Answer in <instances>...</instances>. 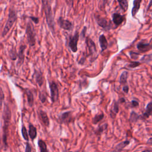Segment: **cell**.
Returning a JSON list of instances; mask_svg holds the SVG:
<instances>
[{
  "label": "cell",
  "mask_w": 152,
  "mask_h": 152,
  "mask_svg": "<svg viewBox=\"0 0 152 152\" xmlns=\"http://www.w3.org/2000/svg\"><path fill=\"white\" fill-rule=\"evenodd\" d=\"M42 7L43 11L45 14L46 22L50 30L53 34L55 33V25L53 20V17L51 10L50 5L49 4L48 0H42Z\"/></svg>",
  "instance_id": "6da1fadb"
},
{
  "label": "cell",
  "mask_w": 152,
  "mask_h": 152,
  "mask_svg": "<svg viewBox=\"0 0 152 152\" xmlns=\"http://www.w3.org/2000/svg\"><path fill=\"white\" fill-rule=\"evenodd\" d=\"M16 20H17V15H16L15 11L12 9H10L7 21L5 24V26L2 31V36H5L8 33V31L11 28L12 26H13Z\"/></svg>",
  "instance_id": "7a4b0ae2"
},
{
  "label": "cell",
  "mask_w": 152,
  "mask_h": 152,
  "mask_svg": "<svg viewBox=\"0 0 152 152\" xmlns=\"http://www.w3.org/2000/svg\"><path fill=\"white\" fill-rule=\"evenodd\" d=\"M26 35L30 46H34L36 43V33L34 27L31 22H28L26 27Z\"/></svg>",
  "instance_id": "3957f363"
},
{
  "label": "cell",
  "mask_w": 152,
  "mask_h": 152,
  "mask_svg": "<svg viewBox=\"0 0 152 152\" xmlns=\"http://www.w3.org/2000/svg\"><path fill=\"white\" fill-rule=\"evenodd\" d=\"M3 118L4 120V143L6 144V139H7V128L8 126L10 123V121L11 119V111L8 106L5 104L4 110V114Z\"/></svg>",
  "instance_id": "277c9868"
},
{
  "label": "cell",
  "mask_w": 152,
  "mask_h": 152,
  "mask_svg": "<svg viewBox=\"0 0 152 152\" xmlns=\"http://www.w3.org/2000/svg\"><path fill=\"white\" fill-rule=\"evenodd\" d=\"M49 88L50 91L51 100L52 103L56 102L59 98V90L57 84L54 81H50L49 83Z\"/></svg>",
  "instance_id": "5b68a950"
},
{
  "label": "cell",
  "mask_w": 152,
  "mask_h": 152,
  "mask_svg": "<svg viewBox=\"0 0 152 152\" xmlns=\"http://www.w3.org/2000/svg\"><path fill=\"white\" fill-rule=\"evenodd\" d=\"M78 39H79V33L77 31H75L74 34L73 36H71L69 38V46L71 50L74 53L76 52L78 50L77 44H78Z\"/></svg>",
  "instance_id": "8992f818"
},
{
  "label": "cell",
  "mask_w": 152,
  "mask_h": 152,
  "mask_svg": "<svg viewBox=\"0 0 152 152\" xmlns=\"http://www.w3.org/2000/svg\"><path fill=\"white\" fill-rule=\"evenodd\" d=\"M96 20L97 24L100 27H102L103 29L106 30H109L112 27L111 23L110 21L107 20L106 18L97 16V17H96Z\"/></svg>",
  "instance_id": "52a82bcc"
},
{
  "label": "cell",
  "mask_w": 152,
  "mask_h": 152,
  "mask_svg": "<svg viewBox=\"0 0 152 152\" xmlns=\"http://www.w3.org/2000/svg\"><path fill=\"white\" fill-rule=\"evenodd\" d=\"M58 24L59 27L66 30H71L72 29V23L68 20H65L62 17H59L58 20Z\"/></svg>",
  "instance_id": "ba28073f"
},
{
  "label": "cell",
  "mask_w": 152,
  "mask_h": 152,
  "mask_svg": "<svg viewBox=\"0 0 152 152\" xmlns=\"http://www.w3.org/2000/svg\"><path fill=\"white\" fill-rule=\"evenodd\" d=\"M86 44L88 47V51L90 52V54L91 56H95V55L97 53V49L96 47V45L94 43V42L88 37H87L86 39Z\"/></svg>",
  "instance_id": "9c48e42d"
},
{
  "label": "cell",
  "mask_w": 152,
  "mask_h": 152,
  "mask_svg": "<svg viewBox=\"0 0 152 152\" xmlns=\"http://www.w3.org/2000/svg\"><path fill=\"white\" fill-rule=\"evenodd\" d=\"M137 48L138 50L141 52H145L149 51L151 49V43H145L143 41L140 42L137 45Z\"/></svg>",
  "instance_id": "30bf717a"
},
{
  "label": "cell",
  "mask_w": 152,
  "mask_h": 152,
  "mask_svg": "<svg viewBox=\"0 0 152 152\" xmlns=\"http://www.w3.org/2000/svg\"><path fill=\"white\" fill-rule=\"evenodd\" d=\"M59 119L61 123L64 124H68L71 122L72 119V115H71V112L68 111L62 113L59 117Z\"/></svg>",
  "instance_id": "8fae6325"
},
{
  "label": "cell",
  "mask_w": 152,
  "mask_h": 152,
  "mask_svg": "<svg viewBox=\"0 0 152 152\" xmlns=\"http://www.w3.org/2000/svg\"><path fill=\"white\" fill-rule=\"evenodd\" d=\"M125 20L124 15H121L118 13H114L112 14V20L115 26H118L121 25Z\"/></svg>",
  "instance_id": "7c38bea8"
},
{
  "label": "cell",
  "mask_w": 152,
  "mask_h": 152,
  "mask_svg": "<svg viewBox=\"0 0 152 152\" xmlns=\"http://www.w3.org/2000/svg\"><path fill=\"white\" fill-rule=\"evenodd\" d=\"M99 44H100V46L101 48V51L103 52L107 49V46H108L107 41L106 38L104 34H101L99 36Z\"/></svg>",
  "instance_id": "4fadbf2b"
},
{
  "label": "cell",
  "mask_w": 152,
  "mask_h": 152,
  "mask_svg": "<svg viewBox=\"0 0 152 152\" xmlns=\"http://www.w3.org/2000/svg\"><path fill=\"white\" fill-rule=\"evenodd\" d=\"M142 0H134L133 2V8L131 11L132 17H135L140 8L141 2Z\"/></svg>",
  "instance_id": "5bb4252c"
},
{
  "label": "cell",
  "mask_w": 152,
  "mask_h": 152,
  "mask_svg": "<svg viewBox=\"0 0 152 152\" xmlns=\"http://www.w3.org/2000/svg\"><path fill=\"white\" fill-rule=\"evenodd\" d=\"M39 116H40V118L42 122L43 123V124L46 126H49V119L48 118V116L47 113L43 110H40Z\"/></svg>",
  "instance_id": "9a60e30c"
},
{
  "label": "cell",
  "mask_w": 152,
  "mask_h": 152,
  "mask_svg": "<svg viewBox=\"0 0 152 152\" xmlns=\"http://www.w3.org/2000/svg\"><path fill=\"white\" fill-rule=\"evenodd\" d=\"M26 49V46L22 45L20 46L19 52L18 53V64L20 65L22 64L23 61H24V50Z\"/></svg>",
  "instance_id": "2e32d148"
},
{
  "label": "cell",
  "mask_w": 152,
  "mask_h": 152,
  "mask_svg": "<svg viewBox=\"0 0 152 152\" xmlns=\"http://www.w3.org/2000/svg\"><path fill=\"white\" fill-rule=\"evenodd\" d=\"M151 111H152V103L151 102H150L148 103V104L146 106L145 110L144 112L143 115H142V118L144 119L148 118L151 115Z\"/></svg>",
  "instance_id": "e0dca14e"
},
{
  "label": "cell",
  "mask_w": 152,
  "mask_h": 152,
  "mask_svg": "<svg viewBox=\"0 0 152 152\" xmlns=\"http://www.w3.org/2000/svg\"><path fill=\"white\" fill-rule=\"evenodd\" d=\"M34 76H35V80L37 84L39 86V87H41L43 83V77L42 72L39 71H36L34 73Z\"/></svg>",
  "instance_id": "ac0fdd59"
},
{
  "label": "cell",
  "mask_w": 152,
  "mask_h": 152,
  "mask_svg": "<svg viewBox=\"0 0 152 152\" xmlns=\"http://www.w3.org/2000/svg\"><path fill=\"white\" fill-rule=\"evenodd\" d=\"M28 134L30 137V138L33 140L36 138L37 137V130L34 126H33L31 124L29 125V131H28Z\"/></svg>",
  "instance_id": "d6986e66"
},
{
  "label": "cell",
  "mask_w": 152,
  "mask_h": 152,
  "mask_svg": "<svg viewBox=\"0 0 152 152\" xmlns=\"http://www.w3.org/2000/svg\"><path fill=\"white\" fill-rule=\"evenodd\" d=\"M129 144V141L128 140H126L124 141H122L120 143H119L118 144H117L114 149V151H119L122 150L126 146H127L128 144Z\"/></svg>",
  "instance_id": "ffe728a7"
},
{
  "label": "cell",
  "mask_w": 152,
  "mask_h": 152,
  "mask_svg": "<svg viewBox=\"0 0 152 152\" xmlns=\"http://www.w3.org/2000/svg\"><path fill=\"white\" fill-rule=\"evenodd\" d=\"M119 112V104H118V102L114 101L113 102V107L112 108V110L110 111V116L112 118H115V116L116 115V114L118 113Z\"/></svg>",
  "instance_id": "44dd1931"
},
{
  "label": "cell",
  "mask_w": 152,
  "mask_h": 152,
  "mask_svg": "<svg viewBox=\"0 0 152 152\" xmlns=\"http://www.w3.org/2000/svg\"><path fill=\"white\" fill-rule=\"evenodd\" d=\"M26 95H27V97L28 103L30 107H32L33 105V102H34L33 94L30 90H26Z\"/></svg>",
  "instance_id": "7402d4cb"
},
{
  "label": "cell",
  "mask_w": 152,
  "mask_h": 152,
  "mask_svg": "<svg viewBox=\"0 0 152 152\" xmlns=\"http://www.w3.org/2000/svg\"><path fill=\"white\" fill-rule=\"evenodd\" d=\"M128 77V72L127 71H124L120 77H119V83L121 84H125L127 82V79Z\"/></svg>",
  "instance_id": "603a6c76"
},
{
  "label": "cell",
  "mask_w": 152,
  "mask_h": 152,
  "mask_svg": "<svg viewBox=\"0 0 152 152\" xmlns=\"http://www.w3.org/2000/svg\"><path fill=\"white\" fill-rule=\"evenodd\" d=\"M119 2V6L124 11H126L128 7V3L127 0H117Z\"/></svg>",
  "instance_id": "cb8c5ba5"
},
{
  "label": "cell",
  "mask_w": 152,
  "mask_h": 152,
  "mask_svg": "<svg viewBox=\"0 0 152 152\" xmlns=\"http://www.w3.org/2000/svg\"><path fill=\"white\" fill-rule=\"evenodd\" d=\"M38 145L40 148V151L42 152L43 151H48L47 146L45 141H43L42 140H39L38 141Z\"/></svg>",
  "instance_id": "d4e9b609"
},
{
  "label": "cell",
  "mask_w": 152,
  "mask_h": 152,
  "mask_svg": "<svg viewBox=\"0 0 152 152\" xmlns=\"http://www.w3.org/2000/svg\"><path fill=\"white\" fill-rule=\"evenodd\" d=\"M103 118H104V115L103 113L96 115L93 118V119L92 120L93 124H97L100 121H101L103 119Z\"/></svg>",
  "instance_id": "484cf974"
},
{
  "label": "cell",
  "mask_w": 152,
  "mask_h": 152,
  "mask_svg": "<svg viewBox=\"0 0 152 152\" xmlns=\"http://www.w3.org/2000/svg\"><path fill=\"white\" fill-rule=\"evenodd\" d=\"M139 117H140V116L136 112H132L131 113V115H130L129 120L131 122L134 123L138 121V119H139Z\"/></svg>",
  "instance_id": "4316f807"
},
{
  "label": "cell",
  "mask_w": 152,
  "mask_h": 152,
  "mask_svg": "<svg viewBox=\"0 0 152 152\" xmlns=\"http://www.w3.org/2000/svg\"><path fill=\"white\" fill-rule=\"evenodd\" d=\"M140 61L142 62H148L151 61V54L150 53L148 55H146L143 56L141 59H140Z\"/></svg>",
  "instance_id": "83f0119b"
},
{
  "label": "cell",
  "mask_w": 152,
  "mask_h": 152,
  "mask_svg": "<svg viewBox=\"0 0 152 152\" xmlns=\"http://www.w3.org/2000/svg\"><path fill=\"white\" fill-rule=\"evenodd\" d=\"M21 133H22V135L23 137L24 138V139L26 141H28V133L27 131V129L26 128V127L24 126H22V129H21Z\"/></svg>",
  "instance_id": "f1b7e54d"
},
{
  "label": "cell",
  "mask_w": 152,
  "mask_h": 152,
  "mask_svg": "<svg viewBox=\"0 0 152 152\" xmlns=\"http://www.w3.org/2000/svg\"><path fill=\"white\" fill-rule=\"evenodd\" d=\"M4 98V94L2 88L0 87V110L2 108V104Z\"/></svg>",
  "instance_id": "f546056e"
},
{
  "label": "cell",
  "mask_w": 152,
  "mask_h": 152,
  "mask_svg": "<svg viewBox=\"0 0 152 152\" xmlns=\"http://www.w3.org/2000/svg\"><path fill=\"white\" fill-rule=\"evenodd\" d=\"M129 55L132 59H137L138 58V56L140 55V54L135 52H129Z\"/></svg>",
  "instance_id": "4dcf8cb0"
},
{
  "label": "cell",
  "mask_w": 152,
  "mask_h": 152,
  "mask_svg": "<svg viewBox=\"0 0 152 152\" xmlns=\"http://www.w3.org/2000/svg\"><path fill=\"white\" fill-rule=\"evenodd\" d=\"M39 99L42 103H45L46 100V96L43 93H40L39 94Z\"/></svg>",
  "instance_id": "1f68e13d"
},
{
  "label": "cell",
  "mask_w": 152,
  "mask_h": 152,
  "mask_svg": "<svg viewBox=\"0 0 152 152\" xmlns=\"http://www.w3.org/2000/svg\"><path fill=\"white\" fill-rule=\"evenodd\" d=\"M140 64V62H131V64H129L128 65V67H129V68H135V67L138 66Z\"/></svg>",
  "instance_id": "d6a6232c"
},
{
  "label": "cell",
  "mask_w": 152,
  "mask_h": 152,
  "mask_svg": "<svg viewBox=\"0 0 152 152\" xmlns=\"http://www.w3.org/2000/svg\"><path fill=\"white\" fill-rule=\"evenodd\" d=\"M106 128H107V124H104V125L100 126L99 127V128L98 129V131H99L98 132L99 133V132H103L104 129H106Z\"/></svg>",
  "instance_id": "836d02e7"
},
{
  "label": "cell",
  "mask_w": 152,
  "mask_h": 152,
  "mask_svg": "<svg viewBox=\"0 0 152 152\" xmlns=\"http://www.w3.org/2000/svg\"><path fill=\"white\" fill-rule=\"evenodd\" d=\"M86 30H87V28L86 27H84L83 29V30L81 31V37L82 39H83L84 38H85V33H86Z\"/></svg>",
  "instance_id": "e575fe53"
},
{
  "label": "cell",
  "mask_w": 152,
  "mask_h": 152,
  "mask_svg": "<svg viewBox=\"0 0 152 152\" xmlns=\"http://www.w3.org/2000/svg\"><path fill=\"white\" fill-rule=\"evenodd\" d=\"M138 105V102L137 101H136V100H132V101L131 102V107H134L137 106Z\"/></svg>",
  "instance_id": "d590c367"
},
{
  "label": "cell",
  "mask_w": 152,
  "mask_h": 152,
  "mask_svg": "<svg viewBox=\"0 0 152 152\" xmlns=\"http://www.w3.org/2000/svg\"><path fill=\"white\" fill-rule=\"evenodd\" d=\"M31 151V147L29 144L28 142H27L26 144V150H25V151L26 152H30Z\"/></svg>",
  "instance_id": "8d00e7d4"
},
{
  "label": "cell",
  "mask_w": 152,
  "mask_h": 152,
  "mask_svg": "<svg viewBox=\"0 0 152 152\" xmlns=\"http://www.w3.org/2000/svg\"><path fill=\"white\" fill-rule=\"evenodd\" d=\"M31 18V20L32 21H33V22L35 24H37L39 23V18L37 17H30Z\"/></svg>",
  "instance_id": "74e56055"
},
{
  "label": "cell",
  "mask_w": 152,
  "mask_h": 152,
  "mask_svg": "<svg viewBox=\"0 0 152 152\" xmlns=\"http://www.w3.org/2000/svg\"><path fill=\"white\" fill-rule=\"evenodd\" d=\"M123 91L125 93H128V91H129V87L128 86H125L123 87Z\"/></svg>",
  "instance_id": "f35d334b"
},
{
  "label": "cell",
  "mask_w": 152,
  "mask_h": 152,
  "mask_svg": "<svg viewBox=\"0 0 152 152\" xmlns=\"http://www.w3.org/2000/svg\"><path fill=\"white\" fill-rule=\"evenodd\" d=\"M111 0H103V4L104 5H105L106 4H109V3H110V1Z\"/></svg>",
  "instance_id": "ab89813d"
},
{
  "label": "cell",
  "mask_w": 152,
  "mask_h": 152,
  "mask_svg": "<svg viewBox=\"0 0 152 152\" xmlns=\"http://www.w3.org/2000/svg\"><path fill=\"white\" fill-rule=\"evenodd\" d=\"M151 138H149V140H148V141H147V143L148 144H151Z\"/></svg>",
  "instance_id": "60d3db41"
},
{
  "label": "cell",
  "mask_w": 152,
  "mask_h": 152,
  "mask_svg": "<svg viewBox=\"0 0 152 152\" xmlns=\"http://www.w3.org/2000/svg\"><path fill=\"white\" fill-rule=\"evenodd\" d=\"M119 101H120L121 102H125V99H124V98H122V99H121L119 100Z\"/></svg>",
  "instance_id": "b9f144b4"
}]
</instances>
